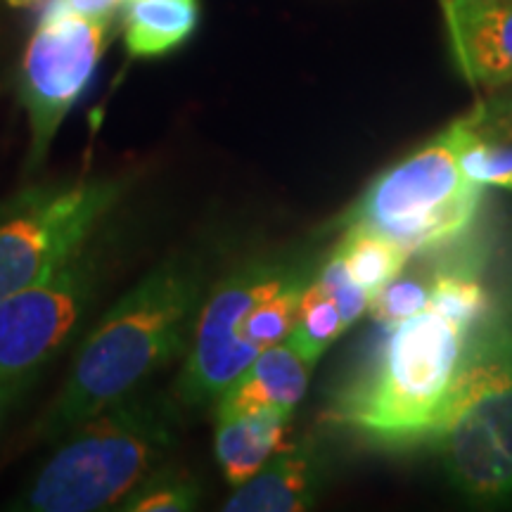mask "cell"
I'll return each instance as SVG.
<instances>
[{"label":"cell","instance_id":"cell-12","mask_svg":"<svg viewBox=\"0 0 512 512\" xmlns=\"http://www.w3.org/2000/svg\"><path fill=\"white\" fill-rule=\"evenodd\" d=\"M311 370L313 363L285 339L254 358L216 399V411H275L292 418L309 389Z\"/></svg>","mask_w":512,"mask_h":512},{"label":"cell","instance_id":"cell-25","mask_svg":"<svg viewBox=\"0 0 512 512\" xmlns=\"http://www.w3.org/2000/svg\"><path fill=\"white\" fill-rule=\"evenodd\" d=\"M31 3H36V0H8V5H12V8H27Z\"/></svg>","mask_w":512,"mask_h":512},{"label":"cell","instance_id":"cell-18","mask_svg":"<svg viewBox=\"0 0 512 512\" xmlns=\"http://www.w3.org/2000/svg\"><path fill=\"white\" fill-rule=\"evenodd\" d=\"M344 332L342 318L330 294L320 287L318 280L306 285L299 302L297 320L287 337V342L302 354L306 361L316 366L318 358L328 351V347Z\"/></svg>","mask_w":512,"mask_h":512},{"label":"cell","instance_id":"cell-7","mask_svg":"<svg viewBox=\"0 0 512 512\" xmlns=\"http://www.w3.org/2000/svg\"><path fill=\"white\" fill-rule=\"evenodd\" d=\"M110 41V22L60 8L55 0L31 34L19 72V100L27 112V169L46 162L57 133L86 93Z\"/></svg>","mask_w":512,"mask_h":512},{"label":"cell","instance_id":"cell-22","mask_svg":"<svg viewBox=\"0 0 512 512\" xmlns=\"http://www.w3.org/2000/svg\"><path fill=\"white\" fill-rule=\"evenodd\" d=\"M38 375H17V377H3L0 380V434L5 432L12 415L27 399L31 387H34Z\"/></svg>","mask_w":512,"mask_h":512},{"label":"cell","instance_id":"cell-3","mask_svg":"<svg viewBox=\"0 0 512 512\" xmlns=\"http://www.w3.org/2000/svg\"><path fill=\"white\" fill-rule=\"evenodd\" d=\"M57 448L12 508L100 512L117 508L176 444V413L138 389L55 441Z\"/></svg>","mask_w":512,"mask_h":512},{"label":"cell","instance_id":"cell-26","mask_svg":"<svg viewBox=\"0 0 512 512\" xmlns=\"http://www.w3.org/2000/svg\"><path fill=\"white\" fill-rule=\"evenodd\" d=\"M505 3H512V0H505Z\"/></svg>","mask_w":512,"mask_h":512},{"label":"cell","instance_id":"cell-14","mask_svg":"<svg viewBox=\"0 0 512 512\" xmlns=\"http://www.w3.org/2000/svg\"><path fill=\"white\" fill-rule=\"evenodd\" d=\"M197 0H126L124 43L131 57H162L197 27Z\"/></svg>","mask_w":512,"mask_h":512},{"label":"cell","instance_id":"cell-6","mask_svg":"<svg viewBox=\"0 0 512 512\" xmlns=\"http://www.w3.org/2000/svg\"><path fill=\"white\" fill-rule=\"evenodd\" d=\"M482 185L465 178L448 128L430 145L377 178L351 211L347 226L370 228L408 256L432 252L475 221Z\"/></svg>","mask_w":512,"mask_h":512},{"label":"cell","instance_id":"cell-23","mask_svg":"<svg viewBox=\"0 0 512 512\" xmlns=\"http://www.w3.org/2000/svg\"><path fill=\"white\" fill-rule=\"evenodd\" d=\"M57 5L69 12H76V15L91 17V19H105L110 22L114 12L124 8L126 0H55Z\"/></svg>","mask_w":512,"mask_h":512},{"label":"cell","instance_id":"cell-4","mask_svg":"<svg viewBox=\"0 0 512 512\" xmlns=\"http://www.w3.org/2000/svg\"><path fill=\"white\" fill-rule=\"evenodd\" d=\"M460 491L479 501L512 496V323H479L434 434Z\"/></svg>","mask_w":512,"mask_h":512},{"label":"cell","instance_id":"cell-17","mask_svg":"<svg viewBox=\"0 0 512 512\" xmlns=\"http://www.w3.org/2000/svg\"><path fill=\"white\" fill-rule=\"evenodd\" d=\"M427 309L441 313L463 330L472 332L489 311V294L470 268L456 266L453 261L432 271Z\"/></svg>","mask_w":512,"mask_h":512},{"label":"cell","instance_id":"cell-11","mask_svg":"<svg viewBox=\"0 0 512 512\" xmlns=\"http://www.w3.org/2000/svg\"><path fill=\"white\" fill-rule=\"evenodd\" d=\"M323 482V463L311 441L280 448L256 475L228 498V512H299L309 510Z\"/></svg>","mask_w":512,"mask_h":512},{"label":"cell","instance_id":"cell-15","mask_svg":"<svg viewBox=\"0 0 512 512\" xmlns=\"http://www.w3.org/2000/svg\"><path fill=\"white\" fill-rule=\"evenodd\" d=\"M335 254L342 259L351 280L358 287H363L370 297L380 292L389 280H394L411 259L392 240L370 228L356 226V223H351Z\"/></svg>","mask_w":512,"mask_h":512},{"label":"cell","instance_id":"cell-1","mask_svg":"<svg viewBox=\"0 0 512 512\" xmlns=\"http://www.w3.org/2000/svg\"><path fill=\"white\" fill-rule=\"evenodd\" d=\"M202 299V273L185 256L166 259L98 320L67 380L36 422L43 441L62 439L91 415L145 387L188 344Z\"/></svg>","mask_w":512,"mask_h":512},{"label":"cell","instance_id":"cell-8","mask_svg":"<svg viewBox=\"0 0 512 512\" xmlns=\"http://www.w3.org/2000/svg\"><path fill=\"white\" fill-rule=\"evenodd\" d=\"M107 240H91L38 283L0 299V380L41 375L98 299L110 266Z\"/></svg>","mask_w":512,"mask_h":512},{"label":"cell","instance_id":"cell-19","mask_svg":"<svg viewBox=\"0 0 512 512\" xmlns=\"http://www.w3.org/2000/svg\"><path fill=\"white\" fill-rule=\"evenodd\" d=\"M200 501V486L188 475L157 467L117 505L124 512H183Z\"/></svg>","mask_w":512,"mask_h":512},{"label":"cell","instance_id":"cell-9","mask_svg":"<svg viewBox=\"0 0 512 512\" xmlns=\"http://www.w3.org/2000/svg\"><path fill=\"white\" fill-rule=\"evenodd\" d=\"M287 264H247L226 275L197 311L190 349L176 382V396L183 406L216 401L245 370L256 351L240 337V318L261 294L278 283Z\"/></svg>","mask_w":512,"mask_h":512},{"label":"cell","instance_id":"cell-21","mask_svg":"<svg viewBox=\"0 0 512 512\" xmlns=\"http://www.w3.org/2000/svg\"><path fill=\"white\" fill-rule=\"evenodd\" d=\"M316 280L320 287L330 294L332 302H335L344 330H349L351 325L368 311L370 294L351 280V275L347 273V268H344L342 259H339L337 254L330 256L328 264H325Z\"/></svg>","mask_w":512,"mask_h":512},{"label":"cell","instance_id":"cell-24","mask_svg":"<svg viewBox=\"0 0 512 512\" xmlns=\"http://www.w3.org/2000/svg\"><path fill=\"white\" fill-rule=\"evenodd\" d=\"M467 3H486V0H439L441 10L456 8V5H467Z\"/></svg>","mask_w":512,"mask_h":512},{"label":"cell","instance_id":"cell-16","mask_svg":"<svg viewBox=\"0 0 512 512\" xmlns=\"http://www.w3.org/2000/svg\"><path fill=\"white\" fill-rule=\"evenodd\" d=\"M456 147L458 166L477 185L512 190V143L491 140L479 133L477 119H460L448 126Z\"/></svg>","mask_w":512,"mask_h":512},{"label":"cell","instance_id":"cell-20","mask_svg":"<svg viewBox=\"0 0 512 512\" xmlns=\"http://www.w3.org/2000/svg\"><path fill=\"white\" fill-rule=\"evenodd\" d=\"M430 278L418 273H399L389 280L380 292H375L368 302V313L384 328H396L403 320L413 318L415 313L425 311L430 302Z\"/></svg>","mask_w":512,"mask_h":512},{"label":"cell","instance_id":"cell-13","mask_svg":"<svg viewBox=\"0 0 512 512\" xmlns=\"http://www.w3.org/2000/svg\"><path fill=\"white\" fill-rule=\"evenodd\" d=\"M290 415L275 411H216V460L230 486H242L285 448Z\"/></svg>","mask_w":512,"mask_h":512},{"label":"cell","instance_id":"cell-2","mask_svg":"<svg viewBox=\"0 0 512 512\" xmlns=\"http://www.w3.org/2000/svg\"><path fill=\"white\" fill-rule=\"evenodd\" d=\"M467 335L432 309L389 328L373 366L339 389L323 420L382 448L434 441Z\"/></svg>","mask_w":512,"mask_h":512},{"label":"cell","instance_id":"cell-5","mask_svg":"<svg viewBox=\"0 0 512 512\" xmlns=\"http://www.w3.org/2000/svg\"><path fill=\"white\" fill-rule=\"evenodd\" d=\"M128 178L91 176L27 185L0 202V299L38 283L105 226Z\"/></svg>","mask_w":512,"mask_h":512},{"label":"cell","instance_id":"cell-10","mask_svg":"<svg viewBox=\"0 0 512 512\" xmlns=\"http://www.w3.org/2000/svg\"><path fill=\"white\" fill-rule=\"evenodd\" d=\"M453 55L472 86L512 81V3L486 0L444 10Z\"/></svg>","mask_w":512,"mask_h":512}]
</instances>
